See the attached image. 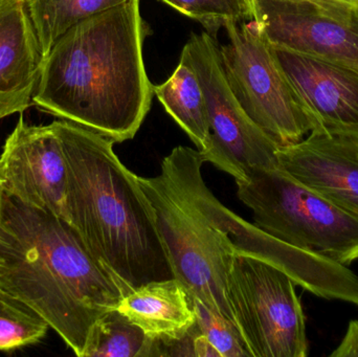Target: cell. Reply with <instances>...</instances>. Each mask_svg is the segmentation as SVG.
<instances>
[{"mask_svg": "<svg viewBox=\"0 0 358 357\" xmlns=\"http://www.w3.org/2000/svg\"><path fill=\"white\" fill-rule=\"evenodd\" d=\"M224 29L229 42L219 48L223 71L250 119L280 147L296 144L317 129L257 23Z\"/></svg>", "mask_w": 358, "mask_h": 357, "instance_id": "obj_6", "label": "cell"}, {"mask_svg": "<svg viewBox=\"0 0 358 357\" xmlns=\"http://www.w3.org/2000/svg\"><path fill=\"white\" fill-rule=\"evenodd\" d=\"M355 3L358 4V0H355Z\"/></svg>", "mask_w": 358, "mask_h": 357, "instance_id": "obj_23", "label": "cell"}, {"mask_svg": "<svg viewBox=\"0 0 358 357\" xmlns=\"http://www.w3.org/2000/svg\"><path fill=\"white\" fill-rule=\"evenodd\" d=\"M206 96L210 140L200 151L208 163L240 182L252 168H280V146L246 115L231 92L220 50L208 33L191 36L183 48Z\"/></svg>", "mask_w": 358, "mask_h": 357, "instance_id": "obj_8", "label": "cell"}, {"mask_svg": "<svg viewBox=\"0 0 358 357\" xmlns=\"http://www.w3.org/2000/svg\"><path fill=\"white\" fill-rule=\"evenodd\" d=\"M4 194L69 222L67 165L50 125H29L20 117L0 155Z\"/></svg>", "mask_w": 358, "mask_h": 357, "instance_id": "obj_10", "label": "cell"}, {"mask_svg": "<svg viewBox=\"0 0 358 357\" xmlns=\"http://www.w3.org/2000/svg\"><path fill=\"white\" fill-rule=\"evenodd\" d=\"M117 309L153 340L182 339L196 323L193 300L176 278L132 289Z\"/></svg>", "mask_w": 358, "mask_h": 357, "instance_id": "obj_14", "label": "cell"}, {"mask_svg": "<svg viewBox=\"0 0 358 357\" xmlns=\"http://www.w3.org/2000/svg\"><path fill=\"white\" fill-rule=\"evenodd\" d=\"M330 356H358V320L351 321L349 323L344 339Z\"/></svg>", "mask_w": 358, "mask_h": 357, "instance_id": "obj_21", "label": "cell"}, {"mask_svg": "<svg viewBox=\"0 0 358 357\" xmlns=\"http://www.w3.org/2000/svg\"><path fill=\"white\" fill-rule=\"evenodd\" d=\"M236 184L255 226L267 234L343 265L358 259V219L281 168H252Z\"/></svg>", "mask_w": 358, "mask_h": 357, "instance_id": "obj_5", "label": "cell"}, {"mask_svg": "<svg viewBox=\"0 0 358 357\" xmlns=\"http://www.w3.org/2000/svg\"><path fill=\"white\" fill-rule=\"evenodd\" d=\"M43 62L27 0H0V119L33 104Z\"/></svg>", "mask_w": 358, "mask_h": 357, "instance_id": "obj_13", "label": "cell"}, {"mask_svg": "<svg viewBox=\"0 0 358 357\" xmlns=\"http://www.w3.org/2000/svg\"><path fill=\"white\" fill-rule=\"evenodd\" d=\"M44 57L57 40L80 21L130 0H27Z\"/></svg>", "mask_w": 358, "mask_h": 357, "instance_id": "obj_16", "label": "cell"}, {"mask_svg": "<svg viewBox=\"0 0 358 357\" xmlns=\"http://www.w3.org/2000/svg\"><path fill=\"white\" fill-rule=\"evenodd\" d=\"M196 323L192 328L194 356H250L233 321L194 299Z\"/></svg>", "mask_w": 358, "mask_h": 357, "instance_id": "obj_18", "label": "cell"}, {"mask_svg": "<svg viewBox=\"0 0 358 357\" xmlns=\"http://www.w3.org/2000/svg\"><path fill=\"white\" fill-rule=\"evenodd\" d=\"M3 196H4L3 184H2L1 178H0V213H1L2 199H3Z\"/></svg>", "mask_w": 358, "mask_h": 357, "instance_id": "obj_22", "label": "cell"}, {"mask_svg": "<svg viewBox=\"0 0 358 357\" xmlns=\"http://www.w3.org/2000/svg\"><path fill=\"white\" fill-rule=\"evenodd\" d=\"M147 31L140 0L80 21L44 57L33 104L113 143L131 140L155 94L143 59Z\"/></svg>", "mask_w": 358, "mask_h": 357, "instance_id": "obj_1", "label": "cell"}, {"mask_svg": "<svg viewBox=\"0 0 358 357\" xmlns=\"http://www.w3.org/2000/svg\"><path fill=\"white\" fill-rule=\"evenodd\" d=\"M199 150L178 146L161 172L138 182L150 203L174 278L194 299L233 321L227 279L237 255L229 234V213L204 182Z\"/></svg>", "mask_w": 358, "mask_h": 357, "instance_id": "obj_4", "label": "cell"}, {"mask_svg": "<svg viewBox=\"0 0 358 357\" xmlns=\"http://www.w3.org/2000/svg\"><path fill=\"white\" fill-rule=\"evenodd\" d=\"M296 284L260 258L236 255L227 279V298L250 357H306L308 341Z\"/></svg>", "mask_w": 358, "mask_h": 357, "instance_id": "obj_7", "label": "cell"}, {"mask_svg": "<svg viewBox=\"0 0 358 357\" xmlns=\"http://www.w3.org/2000/svg\"><path fill=\"white\" fill-rule=\"evenodd\" d=\"M152 339L117 309L105 314L85 357H149Z\"/></svg>", "mask_w": 358, "mask_h": 357, "instance_id": "obj_17", "label": "cell"}, {"mask_svg": "<svg viewBox=\"0 0 358 357\" xmlns=\"http://www.w3.org/2000/svg\"><path fill=\"white\" fill-rule=\"evenodd\" d=\"M203 25L216 38L227 25L252 20V0H162Z\"/></svg>", "mask_w": 358, "mask_h": 357, "instance_id": "obj_20", "label": "cell"}, {"mask_svg": "<svg viewBox=\"0 0 358 357\" xmlns=\"http://www.w3.org/2000/svg\"><path fill=\"white\" fill-rule=\"evenodd\" d=\"M0 289L38 312L79 357H85L99 322L130 291L92 257L69 222L6 194Z\"/></svg>", "mask_w": 358, "mask_h": 357, "instance_id": "obj_2", "label": "cell"}, {"mask_svg": "<svg viewBox=\"0 0 358 357\" xmlns=\"http://www.w3.org/2000/svg\"><path fill=\"white\" fill-rule=\"evenodd\" d=\"M153 92L198 150H206L210 140L206 96L197 73L183 50L173 75L165 83L153 86Z\"/></svg>", "mask_w": 358, "mask_h": 357, "instance_id": "obj_15", "label": "cell"}, {"mask_svg": "<svg viewBox=\"0 0 358 357\" xmlns=\"http://www.w3.org/2000/svg\"><path fill=\"white\" fill-rule=\"evenodd\" d=\"M271 45L358 71V4L347 0H252Z\"/></svg>", "mask_w": 358, "mask_h": 357, "instance_id": "obj_9", "label": "cell"}, {"mask_svg": "<svg viewBox=\"0 0 358 357\" xmlns=\"http://www.w3.org/2000/svg\"><path fill=\"white\" fill-rule=\"evenodd\" d=\"M277 155L283 171L358 219V131L315 129Z\"/></svg>", "mask_w": 358, "mask_h": 357, "instance_id": "obj_11", "label": "cell"}, {"mask_svg": "<svg viewBox=\"0 0 358 357\" xmlns=\"http://www.w3.org/2000/svg\"><path fill=\"white\" fill-rule=\"evenodd\" d=\"M317 129L358 131V71L271 45Z\"/></svg>", "mask_w": 358, "mask_h": 357, "instance_id": "obj_12", "label": "cell"}, {"mask_svg": "<svg viewBox=\"0 0 358 357\" xmlns=\"http://www.w3.org/2000/svg\"><path fill=\"white\" fill-rule=\"evenodd\" d=\"M50 325L33 308L0 289V351L39 343Z\"/></svg>", "mask_w": 358, "mask_h": 357, "instance_id": "obj_19", "label": "cell"}, {"mask_svg": "<svg viewBox=\"0 0 358 357\" xmlns=\"http://www.w3.org/2000/svg\"><path fill=\"white\" fill-rule=\"evenodd\" d=\"M347 1H355V0H347Z\"/></svg>", "mask_w": 358, "mask_h": 357, "instance_id": "obj_24", "label": "cell"}, {"mask_svg": "<svg viewBox=\"0 0 358 357\" xmlns=\"http://www.w3.org/2000/svg\"><path fill=\"white\" fill-rule=\"evenodd\" d=\"M67 165L69 224L92 257L129 291L174 279L150 203L115 143L73 122H52Z\"/></svg>", "mask_w": 358, "mask_h": 357, "instance_id": "obj_3", "label": "cell"}]
</instances>
